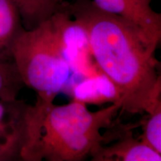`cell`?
Returning <instances> with one entry per match:
<instances>
[{"label":"cell","mask_w":161,"mask_h":161,"mask_svg":"<svg viewBox=\"0 0 161 161\" xmlns=\"http://www.w3.org/2000/svg\"><path fill=\"white\" fill-rule=\"evenodd\" d=\"M120 110L119 103L92 112L75 100L56 105L37 98L28 110L22 160H83L103 139L101 130L111 125Z\"/></svg>","instance_id":"cell-2"},{"label":"cell","mask_w":161,"mask_h":161,"mask_svg":"<svg viewBox=\"0 0 161 161\" xmlns=\"http://www.w3.org/2000/svg\"><path fill=\"white\" fill-rule=\"evenodd\" d=\"M25 29H31L51 17L58 6L52 0H13Z\"/></svg>","instance_id":"cell-10"},{"label":"cell","mask_w":161,"mask_h":161,"mask_svg":"<svg viewBox=\"0 0 161 161\" xmlns=\"http://www.w3.org/2000/svg\"><path fill=\"white\" fill-rule=\"evenodd\" d=\"M146 117L140 121L142 134L140 140L161 154V100L146 112Z\"/></svg>","instance_id":"cell-11"},{"label":"cell","mask_w":161,"mask_h":161,"mask_svg":"<svg viewBox=\"0 0 161 161\" xmlns=\"http://www.w3.org/2000/svg\"><path fill=\"white\" fill-rule=\"evenodd\" d=\"M102 11L131 22L151 39L160 43L161 15L142 0H92Z\"/></svg>","instance_id":"cell-7"},{"label":"cell","mask_w":161,"mask_h":161,"mask_svg":"<svg viewBox=\"0 0 161 161\" xmlns=\"http://www.w3.org/2000/svg\"><path fill=\"white\" fill-rule=\"evenodd\" d=\"M85 28L96 65L117 89L121 112L142 114L161 99L155 58L159 43L119 16L102 11L92 0L61 4Z\"/></svg>","instance_id":"cell-1"},{"label":"cell","mask_w":161,"mask_h":161,"mask_svg":"<svg viewBox=\"0 0 161 161\" xmlns=\"http://www.w3.org/2000/svg\"><path fill=\"white\" fill-rule=\"evenodd\" d=\"M103 139L92 148L93 161H160L161 154L133 136L130 125L108 128Z\"/></svg>","instance_id":"cell-5"},{"label":"cell","mask_w":161,"mask_h":161,"mask_svg":"<svg viewBox=\"0 0 161 161\" xmlns=\"http://www.w3.org/2000/svg\"><path fill=\"white\" fill-rule=\"evenodd\" d=\"M23 86L14 60H0V99H16Z\"/></svg>","instance_id":"cell-12"},{"label":"cell","mask_w":161,"mask_h":161,"mask_svg":"<svg viewBox=\"0 0 161 161\" xmlns=\"http://www.w3.org/2000/svg\"><path fill=\"white\" fill-rule=\"evenodd\" d=\"M64 59L69 64L72 77L83 78L101 72L90 48L84 25L60 5L50 17Z\"/></svg>","instance_id":"cell-4"},{"label":"cell","mask_w":161,"mask_h":161,"mask_svg":"<svg viewBox=\"0 0 161 161\" xmlns=\"http://www.w3.org/2000/svg\"><path fill=\"white\" fill-rule=\"evenodd\" d=\"M24 29L19 10L13 0H0V60H13L12 48Z\"/></svg>","instance_id":"cell-9"},{"label":"cell","mask_w":161,"mask_h":161,"mask_svg":"<svg viewBox=\"0 0 161 161\" xmlns=\"http://www.w3.org/2000/svg\"><path fill=\"white\" fill-rule=\"evenodd\" d=\"M52 1H53L58 6H59L60 5H61L62 3H64V2H66V0H52Z\"/></svg>","instance_id":"cell-13"},{"label":"cell","mask_w":161,"mask_h":161,"mask_svg":"<svg viewBox=\"0 0 161 161\" xmlns=\"http://www.w3.org/2000/svg\"><path fill=\"white\" fill-rule=\"evenodd\" d=\"M75 79L79 80L72 81L70 85V92L74 100L85 104L99 105L108 102L121 104L120 96L117 89L102 72L90 77Z\"/></svg>","instance_id":"cell-8"},{"label":"cell","mask_w":161,"mask_h":161,"mask_svg":"<svg viewBox=\"0 0 161 161\" xmlns=\"http://www.w3.org/2000/svg\"><path fill=\"white\" fill-rule=\"evenodd\" d=\"M12 58L24 85L40 100L54 102L72 75L50 17L22 31L14 43Z\"/></svg>","instance_id":"cell-3"},{"label":"cell","mask_w":161,"mask_h":161,"mask_svg":"<svg viewBox=\"0 0 161 161\" xmlns=\"http://www.w3.org/2000/svg\"><path fill=\"white\" fill-rule=\"evenodd\" d=\"M29 108L17 98L0 99V161L22 160Z\"/></svg>","instance_id":"cell-6"},{"label":"cell","mask_w":161,"mask_h":161,"mask_svg":"<svg viewBox=\"0 0 161 161\" xmlns=\"http://www.w3.org/2000/svg\"><path fill=\"white\" fill-rule=\"evenodd\" d=\"M142 1H143L144 3H146L147 4H149V5H150V3H151V1H152V0H142Z\"/></svg>","instance_id":"cell-14"}]
</instances>
